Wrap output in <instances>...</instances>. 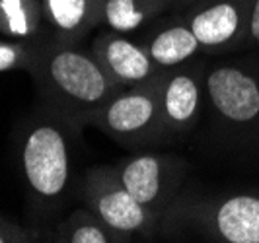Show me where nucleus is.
Instances as JSON below:
<instances>
[{"label":"nucleus","mask_w":259,"mask_h":243,"mask_svg":"<svg viewBox=\"0 0 259 243\" xmlns=\"http://www.w3.org/2000/svg\"><path fill=\"white\" fill-rule=\"evenodd\" d=\"M78 136V125L43 103L18 127V167L27 195L43 214L57 212L80 189Z\"/></svg>","instance_id":"nucleus-1"},{"label":"nucleus","mask_w":259,"mask_h":243,"mask_svg":"<svg viewBox=\"0 0 259 243\" xmlns=\"http://www.w3.org/2000/svg\"><path fill=\"white\" fill-rule=\"evenodd\" d=\"M29 74L41 103L80 128L90 125L94 115L121 91L94 53L55 39L43 43Z\"/></svg>","instance_id":"nucleus-2"},{"label":"nucleus","mask_w":259,"mask_h":243,"mask_svg":"<svg viewBox=\"0 0 259 243\" xmlns=\"http://www.w3.org/2000/svg\"><path fill=\"white\" fill-rule=\"evenodd\" d=\"M205 105L234 142L259 140V66L214 64L205 70Z\"/></svg>","instance_id":"nucleus-3"},{"label":"nucleus","mask_w":259,"mask_h":243,"mask_svg":"<svg viewBox=\"0 0 259 243\" xmlns=\"http://www.w3.org/2000/svg\"><path fill=\"white\" fill-rule=\"evenodd\" d=\"M164 74L148 84L121 90L94 115L90 125L129 150H146L169 142L162 109Z\"/></svg>","instance_id":"nucleus-4"},{"label":"nucleus","mask_w":259,"mask_h":243,"mask_svg":"<svg viewBox=\"0 0 259 243\" xmlns=\"http://www.w3.org/2000/svg\"><path fill=\"white\" fill-rule=\"evenodd\" d=\"M162 226H189L224 243H259V195L236 192L210 199H176L160 220Z\"/></svg>","instance_id":"nucleus-5"},{"label":"nucleus","mask_w":259,"mask_h":243,"mask_svg":"<svg viewBox=\"0 0 259 243\" xmlns=\"http://www.w3.org/2000/svg\"><path fill=\"white\" fill-rule=\"evenodd\" d=\"M78 191L90 210H94L113 230L129 237H150L160 226V220L125 189L113 166L88 169L80 181Z\"/></svg>","instance_id":"nucleus-6"},{"label":"nucleus","mask_w":259,"mask_h":243,"mask_svg":"<svg viewBox=\"0 0 259 243\" xmlns=\"http://www.w3.org/2000/svg\"><path fill=\"white\" fill-rule=\"evenodd\" d=\"M115 167L125 189L158 220L166 214L185 175V164L166 154H137L121 160Z\"/></svg>","instance_id":"nucleus-7"},{"label":"nucleus","mask_w":259,"mask_h":243,"mask_svg":"<svg viewBox=\"0 0 259 243\" xmlns=\"http://www.w3.org/2000/svg\"><path fill=\"white\" fill-rule=\"evenodd\" d=\"M251 8L253 0H197L185 22L203 51L226 53L246 45Z\"/></svg>","instance_id":"nucleus-8"},{"label":"nucleus","mask_w":259,"mask_h":243,"mask_svg":"<svg viewBox=\"0 0 259 243\" xmlns=\"http://www.w3.org/2000/svg\"><path fill=\"white\" fill-rule=\"evenodd\" d=\"M162 109L169 142L187 136L205 109V68L187 64L168 68L162 78Z\"/></svg>","instance_id":"nucleus-9"},{"label":"nucleus","mask_w":259,"mask_h":243,"mask_svg":"<svg viewBox=\"0 0 259 243\" xmlns=\"http://www.w3.org/2000/svg\"><path fill=\"white\" fill-rule=\"evenodd\" d=\"M92 53L121 90L148 84L166 72L150 59L144 43H135L115 31L98 35Z\"/></svg>","instance_id":"nucleus-10"},{"label":"nucleus","mask_w":259,"mask_h":243,"mask_svg":"<svg viewBox=\"0 0 259 243\" xmlns=\"http://www.w3.org/2000/svg\"><path fill=\"white\" fill-rule=\"evenodd\" d=\"M51 39L78 45L102 24L104 0H41Z\"/></svg>","instance_id":"nucleus-11"},{"label":"nucleus","mask_w":259,"mask_h":243,"mask_svg":"<svg viewBox=\"0 0 259 243\" xmlns=\"http://www.w3.org/2000/svg\"><path fill=\"white\" fill-rule=\"evenodd\" d=\"M0 35L14 41L45 43L51 39L41 0H0Z\"/></svg>","instance_id":"nucleus-12"},{"label":"nucleus","mask_w":259,"mask_h":243,"mask_svg":"<svg viewBox=\"0 0 259 243\" xmlns=\"http://www.w3.org/2000/svg\"><path fill=\"white\" fill-rule=\"evenodd\" d=\"M144 47L160 68H174L191 61L201 49L187 22H169L144 41Z\"/></svg>","instance_id":"nucleus-13"},{"label":"nucleus","mask_w":259,"mask_h":243,"mask_svg":"<svg viewBox=\"0 0 259 243\" xmlns=\"http://www.w3.org/2000/svg\"><path fill=\"white\" fill-rule=\"evenodd\" d=\"M53 239L61 243H123L133 237L113 230L88 206L72 210L57 226Z\"/></svg>","instance_id":"nucleus-14"},{"label":"nucleus","mask_w":259,"mask_h":243,"mask_svg":"<svg viewBox=\"0 0 259 243\" xmlns=\"http://www.w3.org/2000/svg\"><path fill=\"white\" fill-rule=\"evenodd\" d=\"M171 10L164 0H104L102 24L115 33L137 31L160 14Z\"/></svg>","instance_id":"nucleus-15"},{"label":"nucleus","mask_w":259,"mask_h":243,"mask_svg":"<svg viewBox=\"0 0 259 243\" xmlns=\"http://www.w3.org/2000/svg\"><path fill=\"white\" fill-rule=\"evenodd\" d=\"M41 47H43V43L14 41V39L0 41V72H8V70H27L29 72L31 66L37 61Z\"/></svg>","instance_id":"nucleus-16"},{"label":"nucleus","mask_w":259,"mask_h":243,"mask_svg":"<svg viewBox=\"0 0 259 243\" xmlns=\"http://www.w3.org/2000/svg\"><path fill=\"white\" fill-rule=\"evenodd\" d=\"M33 239L35 235L31 231L24 230L22 226L14 224L6 218H0V243H26Z\"/></svg>","instance_id":"nucleus-17"},{"label":"nucleus","mask_w":259,"mask_h":243,"mask_svg":"<svg viewBox=\"0 0 259 243\" xmlns=\"http://www.w3.org/2000/svg\"><path fill=\"white\" fill-rule=\"evenodd\" d=\"M246 43L259 45V0H253L251 8V20H249V29H247Z\"/></svg>","instance_id":"nucleus-18"},{"label":"nucleus","mask_w":259,"mask_h":243,"mask_svg":"<svg viewBox=\"0 0 259 243\" xmlns=\"http://www.w3.org/2000/svg\"><path fill=\"white\" fill-rule=\"evenodd\" d=\"M164 2H168L171 10H178V8H189L197 0H164Z\"/></svg>","instance_id":"nucleus-19"}]
</instances>
